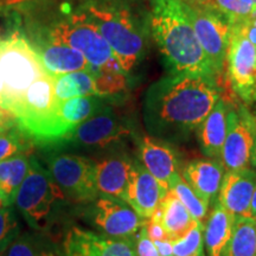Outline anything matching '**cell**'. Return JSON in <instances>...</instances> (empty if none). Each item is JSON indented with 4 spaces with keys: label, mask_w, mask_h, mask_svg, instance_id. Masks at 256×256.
I'll return each instance as SVG.
<instances>
[{
    "label": "cell",
    "mask_w": 256,
    "mask_h": 256,
    "mask_svg": "<svg viewBox=\"0 0 256 256\" xmlns=\"http://www.w3.org/2000/svg\"><path fill=\"white\" fill-rule=\"evenodd\" d=\"M130 134L132 130L128 124L108 104L98 114L80 124L60 142L46 147L95 159L108 153L121 151L124 140Z\"/></svg>",
    "instance_id": "7"
},
{
    "label": "cell",
    "mask_w": 256,
    "mask_h": 256,
    "mask_svg": "<svg viewBox=\"0 0 256 256\" xmlns=\"http://www.w3.org/2000/svg\"><path fill=\"white\" fill-rule=\"evenodd\" d=\"M11 206V204L8 203V198L5 197V194H2V190H0V208H4V206Z\"/></svg>",
    "instance_id": "38"
},
{
    "label": "cell",
    "mask_w": 256,
    "mask_h": 256,
    "mask_svg": "<svg viewBox=\"0 0 256 256\" xmlns=\"http://www.w3.org/2000/svg\"><path fill=\"white\" fill-rule=\"evenodd\" d=\"M132 164V156L122 151L95 158L94 180L98 196L115 197L126 202Z\"/></svg>",
    "instance_id": "15"
},
{
    "label": "cell",
    "mask_w": 256,
    "mask_h": 256,
    "mask_svg": "<svg viewBox=\"0 0 256 256\" xmlns=\"http://www.w3.org/2000/svg\"><path fill=\"white\" fill-rule=\"evenodd\" d=\"M220 162L226 171L248 168L256 152V119L246 108L228 113Z\"/></svg>",
    "instance_id": "11"
},
{
    "label": "cell",
    "mask_w": 256,
    "mask_h": 256,
    "mask_svg": "<svg viewBox=\"0 0 256 256\" xmlns=\"http://www.w3.org/2000/svg\"><path fill=\"white\" fill-rule=\"evenodd\" d=\"M228 110L220 98L215 107L196 130V136L203 154L211 159L220 158L228 126Z\"/></svg>",
    "instance_id": "20"
},
{
    "label": "cell",
    "mask_w": 256,
    "mask_h": 256,
    "mask_svg": "<svg viewBox=\"0 0 256 256\" xmlns=\"http://www.w3.org/2000/svg\"><path fill=\"white\" fill-rule=\"evenodd\" d=\"M185 8L197 40L217 78L222 74L226 62L232 25L223 16L202 4L185 2Z\"/></svg>",
    "instance_id": "9"
},
{
    "label": "cell",
    "mask_w": 256,
    "mask_h": 256,
    "mask_svg": "<svg viewBox=\"0 0 256 256\" xmlns=\"http://www.w3.org/2000/svg\"><path fill=\"white\" fill-rule=\"evenodd\" d=\"M200 4L223 16L232 26L250 20L256 14L254 0H206Z\"/></svg>",
    "instance_id": "26"
},
{
    "label": "cell",
    "mask_w": 256,
    "mask_h": 256,
    "mask_svg": "<svg viewBox=\"0 0 256 256\" xmlns=\"http://www.w3.org/2000/svg\"><path fill=\"white\" fill-rule=\"evenodd\" d=\"M46 37L81 52L94 74L124 72L100 31L78 8L51 23Z\"/></svg>",
    "instance_id": "6"
},
{
    "label": "cell",
    "mask_w": 256,
    "mask_h": 256,
    "mask_svg": "<svg viewBox=\"0 0 256 256\" xmlns=\"http://www.w3.org/2000/svg\"><path fill=\"white\" fill-rule=\"evenodd\" d=\"M52 78L55 95L58 102L81 96H98L95 75L90 70L62 74L52 76Z\"/></svg>",
    "instance_id": "24"
},
{
    "label": "cell",
    "mask_w": 256,
    "mask_h": 256,
    "mask_svg": "<svg viewBox=\"0 0 256 256\" xmlns=\"http://www.w3.org/2000/svg\"><path fill=\"white\" fill-rule=\"evenodd\" d=\"M235 220L236 217L222 204H215L204 230V243L209 256H224L226 254Z\"/></svg>",
    "instance_id": "22"
},
{
    "label": "cell",
    "mask_w": 256,
    "mask_h": 256,
    "mask_svg": "<svg viewBox=\"0 0 256 256\" xmlns=\"http://www.w3.org/2000/svg\"><path fill=\"white\" fill-rule=\"evenodd\" d=\"M160 256H174V248L170 240H162V241H153Z\"/></svg>",
    "instance_id": "35"
},
{
    "label": "cell",
    "mask_w": 256,
    "mask_h": 256,
    "mask_svg": "<svg viewBox=\"0 0 256 256\" xmlns=\"http://www.w3.org/2000/svg\"><path fill=\"white\" fill-rule=\"evenodd\" d=\"M31 140L18 126L0 133V162L20 152H28Z\"/></svg>",
    "instance_id": "30"
},
{
    "label": "cell",
    "mask_w": 256,
    "mask_h": 256,
    "mask_svg": "<svg viewBox=\"0 0 256 256\" xmlns=\"http://www.w3.org/2000/svg\"><path fill=\"white\" fill-rule=\"evenodd\" d=\"M150 220H154L162 224L171 242L183 238L194 223L190 212L172 190L165 194L158 210Z\"/></svg>",
    "instance_id": "21"
},
{
    "label": "cell",
    "mask_w": 256,
    "mask_h": 256,
    "mask_svg": "<svg viewBox=\"0 0 256 256\" xmlns=\"http://www.w3.org/2000/svg\"><path fill=\"white\" fill-rule=\"evenodd\" d=\"M66 202L68 200L49 170L31 154L30 168L14 202L24 220L36 232H46Z\"/></svg>",
    "instance_id": "5"
},
{
    "label": "cell",
    "mask_w": 256,
    "mask_h": 256,
    "mask_svg": "<svg viewBox=\"0 0 256 256\" xmlns=\"http://www.w3.org/2000/svg\"><path fill=\"white\" fill-rule=\"evenodd\" d=\"M43 148L48 170L66 200L89 204L98 197L94 180V159L54 147Z\"/></svg>",
    "instance_id": "8"
},
{
    "label": "cell",
    "mask_w": 256,
    "mask_h": 256,
    "mask_svg": "<svg viewBox=\"0 0 256 256\" xmlns=\"http://www.w3.org/2000/svg\"><path fill=\"white\" fill-rule=\"evenodd\" d=\"M136 146L138 159L168 194L182 177L174 150L168 142L148 134L138 138Z\"/></svg>",
    "instance_id": "13"
},
{
    "label": "cell",
    "mask_w": 256,
    "mask_h": 256,
    "mask_svg": "<svg viewBox=\"0 0 256 256\" xmlns=\"http://www.w3.org/2000/svg\"><path fill=\"white\" fill-rule=\"evenodd\" d=\"M256 172L250 168L226 171L218 192V203L235 217H250Z\"/></svg>",
    "instance_id": "17"
},
{
    "label": "cell",
    "mask_w": 256,
    "mask_h": 256,
    "mask_svg": "<svg viewBox=\"0 0 256 256\" xmlns=\"http://www.w3.org/2000/svg\"><path fill=\"white\" fill-rule=\"evenodd\" d=\"M172 191L177 194V197L184 204V206L190 212L192 218L197 220V222L203 223L206 217L209 204H206L200 197H198L194 194V191L188 186V184L184 180L183 177L179 178Z\"/></svg>",
    "instance_id": "29"
},
{
    "label": "cell",
    "mask_w": 256,
    "mask_h": 256,
    "mask_svg": "<svg viewBox=\"0 0 256 256\" xmlns=\"http://www.w3.org/2000/svg\"><path fill=\"white\" fill-rule=\"evenodd\" d=\"M30 43L37 51L44 68L51 76L81 70L92 72L88 60L82 54L66 44L50 40L49 37H38Z\"/></svg>",
    "instance_id": "18"
},
{
    "label": "cell",
    "mask_w": 256,
    "mask_h": 256,
    "mask_svg": "<svg viewBox=\"0 0 256 256\" xmlns=\"http://www.w3.org/2000/svg\"><path fill=\"white\" fill-rule=\"evenodd\" d=\"M147 224V223H146ZM136 256H160L154 242L150 238L146 226H144L136 236Z\"/></svg>",
    "instance_id": "32"
},
{
    "label": "cell",
    "mask_w": 256,
    "mask_h": 256,
    "mask_svg": "<svg viewBox=\"0 0 256 256\" xmlns=\"http://www.w3.org/2000/svg\"><path fill=\"white\" fill-rule=\"evenodd\" d=\"M255 156H256V152H255Z\"/></svg>",
    "instance_id": "42"
},
{
    "label": "cell",
    "mask_w": 256,
    "mask_h": 256,
    "mask_svg": "<svg viewBox=\"0 0 256 256\" xmlns=\"http://www.w3.org/2000/svg\"><path fill=\"white\" fill-rule=\"evenodd\" d=\"M214 76L166 75L150 86L144 96L142 120L148 136L182 142L196 132L220 100Z\"/></svg>",
    "instance_id": "1"
},
{
    "label": "cell",
    "mask_w": 256,
    "mask_h": 256,
    "mask_svg": "<svg viewBox=\"0 0 256 256\" xmlns=\"http://www.w3.org/2000/svg\"><path fill=\"white\" fill-rule=\"evenodd\" d=\"M46 75L50 74L30 42L19 36L0 40V107L14 119L28 89Z\"/></svg>",
    "instance_id": "4"
},
{
    "label": "cell",
    "mask_w": 256,
    "mask_h": 256,
    "mask_svg": "<svg viewBox=\"0 0 256 256\" xmlns=\"http://www.w3.org/2000/svg\"><path fill=\"white\" fill-rule=\"evenodd\" d=\"M226 60L234 92L244 102H252L256 92V48L240 25L232 26Z\"/></svg>",
    "instance_id": "12"
},
{
    "label": "cell",
    "mask_w": 256,
    "mask_h": 256,
    "mask_svg": "<svg viewBox=\"0 0 256 256\" xmlns=\"http://www.w3.org/2000/svg\"><path fill=\"white\" fill-rule=\"evenodd\" d=\"M165 194L166 192L142 162L133 158L126 200L133 210L142 218L148 220L158 210Z\"/></svg>",
    "instance_id": "16"
},
{
    "label": "cell",
    "mask_w": 256,
    "mask_h": 256,
    "mask_svg": "<svg viewBox=\"0 0 256 256\" xmlns=\"http://www.w3.org/2000/svg\"><path fill=\"white\" fill-rule=\"evenodd\" d=\"M240 26H241L244 36L247 37L249 42H250L252 46L256 48V28L252 26L250 20L246 22V23H243V24H240Z\"/></svg>",
    "instance_id": "36"
},
{
    "label": "cell",
    "mask_w": 256,
    "mask_h": 256,
    "mask_svg": "<svg viewBox=\"0 0 256 256\" xmlns=\"http://www.w3.org/2000/svg\"><path fill=\"white\" fill-rule=\"evenodd\" d=\"M16 126H17V121H16L14 115H11L8 112L4 110L0 107V133Z\"/></svg>",
    "instance_id": "34"
},
{
    "label": "cell",
    "mask_w": 256,
    "mask_h": 256,
    "mask_svg": "<svg viewBox=\"0 0 256 256\" xmlns=\"http://www.w3.org/2000/svg\"><path fill=\"white\" fill-rule=\"evenodd\" d=\"M148 25L168 75L214 76L183 0H150Z\"/></svg>",
    "instance_id": "2"
},
{
    "label": "cell",
    "mask_w": 256,
    "mask_h": 256,
    "mask_svg": "<svg viewBox=\"0 0 256 256\" xmlns=\"http://www.w3.org/2000/svg\"><path fill=\"white\" fill-rule=\"evenodd\" d=\"M30 156L28 152H20L0 162V190L11 206L14 204L19 188L28 174Z\"/></svg>",
    "instance_id": "23"
},
{
    "label": "cell",
    "mask_w": 256,
    "mask_h": 256,
    "mask_svg": "<svg viewBox=\"0 0 256 256\" xmlns=\"http://www.w3.org/2000/svg\"><path fill=\"white\" fill-rule=\"evenodd\" d=\"M250 217L256 220V185H255L254 194H252V204H250Z\"/></svg>",
    "instance_id": "37"
},
{
    "label": "cell",
    "mask_w": 256,
    "mask_h": 256,
    "mask_svg": "<svg viewBox=\"0 0 256 256\" xmlns=\"http://www.w3.org/2000/svg\"><path fill=\"white\" fill-rule=\"evenodd\" d=\"M78 8L98 28L126 74L145 56L150 25L132 0H83Z\"/></svg>",
    "instance_id": "3"
},
{
    "label": "cell",
    "mask_w": 256,
    "mask_h": 256,
    "mask_svg": "<svg viewBox=\"0 0 256 256\" xmlns=\"http://www.w3.org/2000/svg\"><path fill=\"white\" fill-rule=\"evenodd\" d=\"M185 2H196V4H200V2H204L206 0H183Z\"/></svg>",
    "instance_id": "39"
},
{
    "label": "cell",
    "mask_w": 256,
    "mask_h": 256,
    "mask_svg": "<svg viewBox=\"0 0 256 256\" xmlns=\"http://www.w3.org/2000/svg\"><path fill=\"white\" fill-rule=\"evenodd\" d=\"M250 23L252 24V26L256 28V14L254 16V17H252V18L250 19Z\"/></svg>",
    "instance_id": "40"
},
{
    "label": "cell",
    "mask_w": 256,
    "mask_h": 256,
    "mask_svg": "<svg viewBox=\"0 0 256 256\" xmlns=\"http://www.w3.org/2000/svg\"><path fill=\"white\" fill-rule=\"evenodd\" d=\"M254 2H255V5H256V0H254Z\"/></svg>",
    "instance_id": "41"
},
{
    "label": "cell",
    "mask_w": 256,
    "mask_h": 256,
    "mask_svg": "<svg viewBox=\"0 0 256 256\" xmlns=\"http://www.w3.org/2000/svg\"><path fill=\"white\" fill-rule=\"evenodd\" d=\"M19 235L20 224L14 208L12 206L0 208V255L8 250Z\"/></svg>",
    "instance_id": "31"
},
{
    "label": "cell",
    "mask_w": 256,
    "mask_h": 256,
    "mask_svg": "<svg viewBox=\"0 0 256 256\" xmlns=\"http://www.w3.org/2000/svg\"><path fill=\"white\" fill-rule=\"evenodd\" d=\"M4 256H57V252L46 238L26 232L18 236Z\"/></svg>",
    "instance_id": "27"
},
{
    "label": "cell",
    "mask_w": 256,
    "mask_h": 256,
    "mask_svg": "<svg viewBox=\"0 0 256 256\" xmlns=\"http://www.w3.org/2000/svg\"><path fill=\"white\" fill-rule=\"evenodd\" d=\"M204 224L194 220L182 238L172 242L174 256H203Z\"/></svg>",
    "instance_id": "28"
},
{
    "label": "cell",
    "mask_w": 256,
    "mask_h": 256,
    "mask_svg": "<svg viewBox=\"0 0 256 256\" xmlns=\"http://www.w3.org/2000/svg\"><path fill=\"white\" fill-rule=\"evenodd\" d=\"M223 176L222 162L209 159L192 160L183 171L184 180L206 204H210L218 194Z\"/></svg>",
    "instance_id": "19"
},
{
    "label": "cell",
    "mask_w": 256,
    "mask_h": 256,
    "mask_svg": "<svg viewBox=\"0 0 256 256\" xmlns=\"http://www.w3.org/2000/svg\"><path fill=\"white\" fill-rule=\"evenodd\" d=\"M87 220L101 235L112 238H134L147 223L130 204L110 196H98L89 203Z\"/></svg>",
    "instance_id": "10"
},
{
    "label": "cell",
    "mask_w": 256,
    "mask_h": 256,
    "mask_svg": "<svg viewBox=\"0 0 256 256\" xmlns=\"http://www.w3.org/2000/svg\"><path fill=\"white\" fill-rule=\"evenodd\" d=\"M224 256H256V220L236 217Z\"/></svg>",
    "instance_id": "25"
},
{
    "label": "cell",
    "mask_w": 256,
    "mask_h": 256,
    "mask_svg": "<svg viewBox=\"0 0 256 256\" xmlns=\"http://www.w3.org/2000/svg\"><path fill=\"white\" fill-rule=\"evenodd\" d=\"M63 256H136V238H112L74 226L64 238Z\"/></svg>",
    "instance_id": "14"
},
{
    "label": "cell",
    "mask_w": 256,
    "mask_h": 256,
    "mask_svg": "<svg viewBox=\"0 0 256 256\" xmlns=\"http://www.w3.org/2000/svg\"><path fill=\"white\" fill-rule=\"evenodd\" d=\"M147 234L152 241H162V240H168L166 236L165 230L162 229V224L154 220H148L146 224Z\"/></svg>",
    "instance_id": "33"
}]
</instances>
